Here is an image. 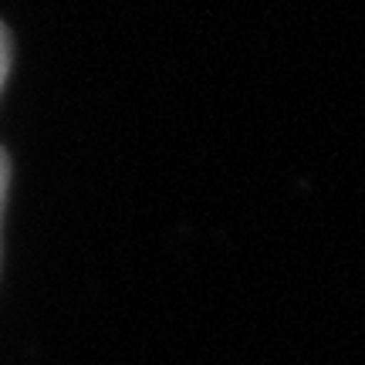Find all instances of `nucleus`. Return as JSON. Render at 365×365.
Listing matches in <instances>:
<instances>
[{
	"label": "nucleus",
	"instance_id": "f03ea898",
	"mask_svg": "<svg viewBox=\"0 0 365 365\" xmlns=\"http://www.w3.org/2000/svg\"><path fill=\"white\" fill-rule=\"evenodd\" d=\"M7 186H11V159L0 149V223H4V203H7Z\"/></svg>",
	"mask_w": 365,
	"mask_h": 365
},
{
	"label": "nucleus",
	"instance_id": "f257e3e1",
	"mask_svg": "<svg viewBox=\"0 0 365 365\" xmlns=\"http://www.w3.org/2000/svg\"><path fill=\"white\" fill-rule=\"evenodd\" d=\"M11 61H14L11 31L0 24V91H4V85H7V75H11Z\"/></svg>",
	"mask_w": 365,
	"mask_h": 365
}]
</instances>
